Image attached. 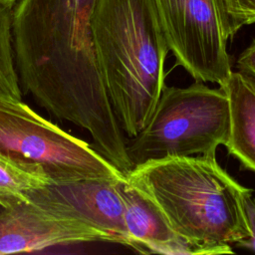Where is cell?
Returning a JSON list of instances; mask_svg holds the SVG:
<instances>
[{"label":"cell","instance_id":"1","mask_svg":"<svg viewBox=\"0 0 255 255\" xmlns=\"http://www.w3.org/2000/svg\"><path fill=\"white\" fill-rule=\"evenodd\" d=\"M97 0H19L13 48L19 81L52 116L86 129L116 165L127 141L99 67L91 20Z\"/></svg>","mask_w":255,"mask_h":255},{"label":"cell","instance_id":"2","mask_svg":"<svg viewBox=\"0 0 255 255\" xmlns=\"http://www.w3.org/2000/svg\"><path fill=\"white\" fill-rule=\"evenodd\" d=\"M126 177L205 255L232 254L231 245L249 236L243 199L251 189L232 178L215 154L148 160L133 166Z\"/></svg>","mask_w":255,"mask_h":255},{"label":"cell","instance_id":"3","mask_svg":"<svg viewBox=\"0 0 255 255\" xmlns=\"http://www.w3.org/2000/svg\"><path fill=\"white\" fill-rule=\"evenodd\" d=\"M91 26L117 120L129 137L135 136L165 86L169 49L154 0H97Z\"/></svg>","mask_w":255,"mask_h":255},{"label":"cell","instance_id":"4","mask_svg":"<svg viewBox=\"0 0 255 255\" xmlns=\"http://www.w3.org/2000/svg\"><path fill=\"white\" fill-rule=\"evenodd\" d=\"M230 112L223 88L202 82L164 86L144 128L127 142L132 167L168 156L215 154L229 137Z\"/></svg>","mask_w":255,"mask_h":255},{"label":"cell","instance_id":"5","mask_svg":"<svg viewBox=\"0 0 255 255\" xmlns=\"http://www.w3.org/2000/svg\"><path fill=\"white\" fill-rule=\"evenodd\" d=\"M0 150L40 165L53 183L126 178L88 142L49 122L22 100L0 97Z\"/></svg>","mask_w":255,"mask_h":255},{"label":"cell","instance_id":"6","mask_svg":"<svg viewBox=\"0 0 255 255\" xmlns=\"http://www.w3.org/2000/svg\"><path fill=\"white\" fill-rule=\"evenodd\" d=\"M169 51L195 81L223 87L233 38L222 0H154Z\"/></svg>","mask_w":255,"mask_h":255},{"label":"cell","instance_id":"7","mask_svg":"<svg viewBox=\"0 0 255 255\" xmlns=\"http://www.w3.org/2000/svg\"><path fill=\"white\" fill-rule=\"evenodd\" d=\"M96 241L112 242L104 232L54 212L26 194L0 200V254Z\"/></svg>","mask_w":255,"mask_h":255},{"label":"cell","instance_id":"8","mask_svg":"<svg viewBox=\"0 0 255 255\" xmlns=\"http://www.w3.org/2000/svg\"><path fill=\"white\" fill-rule=\"evenodd\" d=\"M125 179L92 178L52 183L26 195L54 212L79 219L104 232L114 243L136 249L125 220L121 188Z\"/></svg>","mask_w":255,"mask_h":255},{"label":"cell","instance_id":"9","mask_svg":"<svg viewBox=\"0 0 255 255\" xmlns=\"http://www.w3.org/2000/svg\"><path fill=\"white\" fill-rule=\"evenodd\" d=\"M121 188L126 225L136 250L168 255H205L202 248L178 234L158 206L127 177Z\"/></svg>","mask_w":255,"mask_h":255},{"label":"cell","instance_id":"10","mask_svg":"<svg viewBox=\"0 0 255 255\" xmlns=\"http://www.w3.org/2000/svg\"><path fill=\"white\" fill-rule=\"evenodd\" d=\"M224 89L230 112L229 137L224 145L241 165L255 172V81L232 72Z\"/></svg>","mask_w":255,"mask_h":255},{"label":"cell","instance_id":"11","mask_svg":"<svg viewBox=\"0 0 255 255\" xmlns=\"http://www.w3.org/2000/svg\"><path fill=\"white\" fill-rule=\"evenodd\" d=\"M52 183L40 165L15 158L0 150V200L23 196L31 190Z\"/></svg>","mask_w":255,"mask_h":255},{"label":"cell","instance_id":"12","mask_svg":"<svg viewBox=\"0 0 255 255\" xmlns=\"http://www.w3.org/2000/svg\"><path fill=\"white\" fill-rule=\"evenodd\" d=\"M14 6L0 1V97L22 100L13 48Z\"/></svg>","mask_w":255,"mask_h":255},{"label":"cell","instance_id":"13","mask_svg":"<svg viewBox=\"0 0 255 255\" xmlns=\"http://www.w3.org/2000/svg\"><path fill=\"white\" fill-rule=\"evenodd\" d=\"M232 36L246 25L255 24V0H222Z\"/></svg>","mask_w":255,"mask_h":255},{"label":"cell","instance_id":"14","mask_svg":"<svg viewBox=\"0 0 255 255\" xmlns=\"http://www.w3.org/2000/svg\"><path fill=\"white\" fill-rule=\"evenodd\" d=\"M243 202L249 228V236L236 245L238 247L255 251V197L252 195V189L245 194Z\"/></svg>","mask_w":255,"mask_h":255},{"label":"cell","instance_id":"15","mask_svg":"<svg viewBox=\"0 0 255 255\" xmlns=\"http://www.w3.org/2000/svg\"><path fill=\"white\" fill-rule=\"evenodd\" d=\"M237 69L255 81V39L238 57Z\"/></svg>","mask_w":255,"mask_h":255},{"label":"cell","instance_id":"16","mask_svg":"<svg viewBox=\"0 0 255 255\" xmlns=\"http://www.w3.org/2000/svg\"><path fill=\"white\" fill-rule=\"evenodd\" d=\"M0 1H3V2H9V3H13V4H16L19 0H0Z\"/></svg>","mask_w":255,"mask_h":255}]
</instances>
